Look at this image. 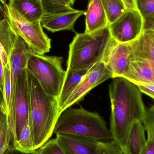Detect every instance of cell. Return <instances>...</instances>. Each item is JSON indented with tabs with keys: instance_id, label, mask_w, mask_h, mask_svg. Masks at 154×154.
<instances>
[{
	"instance_id": "cell-7",
	"label": "cell",
	"mask_w": 154,
	"mask_h": 154,
	"mask_svg": "<svg viewBox=\"0 0 154 154\" xmlns=\"http://www.w3.org/2000/svg\"><path fill=\"white\" fill-rule=\"evenodd\" d=\"M144 19L138 10H127L109 24L111 37L119 43H131L143 33Z\"/></svg>"
},
{
	"instance_id": "cell-37",
	"label": "cell",
	"mask_w": 154,
	"mask_h": 154,
	"mask_svg": "<svg viewBox=\"0 0 154 154\" xmlns=\"http://www.w3.org/2000/svg\"><path fill=\"white\" fill-rule=\"evenodd\" d=\"M88 2H89L90 1V0H88Z\"/></svg>"
},
{
	"instance_id": "cell-20",
	"label": "cell",
	"mask_w": 154,
	"mask_h": 154,
	"mask_svg": "<svg viewBox=\"0 0 154 154\" xmlns=\"http://www.w3.org/2000/svg\"><path fill=\"white\" fill-rule=\"evenodd\" d=\"M91 68L66 71L65 80L60 94L58 98L60 113L61 108L71 93Z\"/></svg>"
},
{
	"instance_id": "cell-17",
	"label": "cell",
	"mask_w": 154,
	"mask_h": 154,
	"mask_svg": "<svg viewBox=\"0 0 154 154\" xmlns=\"http://www.w3.org/2000/svg\"><path fill=\"white\" fill-rule=\"evenodd\" d=\"M138 120L135 121L130 127L125 147V154H142L147 140L146 138L145 128Z\"/></svg>"
},
{
	"instance_id": "cell-8",
	"label": "cell",
	"mask_w": 154,
	"mask_h": 154,
	"mask_svg": "<svg viewBox=\"0 0 154 154\" xmlns=\"http://www.w3.org/2000/svg\"><path fill=\"white\" fill-rule=\"evenodd\" d=\"M111 78L113 79V75L103 61L94 65L71 93L60 113L82 100L92 89Z\"/></svg>"
},
{
	"instance_id": "cell-4",
	"label": "cell",
	"mask_w": 154,
	"mask_h": 154,
	"mask_svg": "<svg viewBox=\"0 0 154 154\" xmlns=\"http://www.w3.org/2000/svg\"><path fill=\"white\" fill-rule=\"evenodd\" d=\"M112 37L109 25L91 33H77L69 44L67 70L91 68L102 60Z\"/></svg>"
},
{
	"instance_id": "cell-16",
	"label": "cell",
	"mask_w": 154,
	"mask_h": 154,
	"mask_svg": "<svg viewBox=\"0 0 154 154\" xmlns=\"http://www.w3.org/2000/svg\"><path fill=\"white\" fill-rule=\"evenodd\" d=\"M8 4L31 22L41 21L44 15L42 0H8Z\"/></svg>"
},
{
	"instance_id": "cell-34",
	"label": "cell",
	"mask_w": 154,
	"mask_h": 154,
	"mask_svg": "<svg viewBox=\"0 0 154 154\" xmlns=\"http://www.w3.org/2000/svg\"><path fill=\"white\" fill-rule=\"evenodd\" d=\"M42 4L51 3L62 5H68L63 0H42Z\"/></svg>"
},
{
	"instance_id": "cell-14",
	"label": "cell",
	"mask_w": 154,
	"mask_h": 154,
	"mask_svg": "<svg viewBox=\"0 0 154 154\" xmlns=\"http://www.w3.org/2000/svg\"><path fill=\"white\" fill-rule=\"evenodd\" d=\"M122 78L134 84H154V62L132 56L128 68Z\"/></svg>"
},
{
	"instance_id": "cell-2",
	"label": "cell",
	"mask_w": 154,
	"mask_h": 154,
	"mask_svg": "<svg viewBox=\"0 0 154 154\" xmlns=\"http://www.w3.org/2000/svg\"><path fill=\"white\" fill-rule=\"evenodd\" d=\"M29 120L35 150L46 143L54 133L60 116L57 98L49 95L27 68Z\"/></svg>"
},
{
	"instance_id": "cell-30",
	"label": "cell",
	"mask_w": 154,
	"mask_h": 154,
	"mask_svg": "<svg viewBox=\"0 0 154 154\" xmlns=\"http://www.w3.org/2000/svg\"><path fill=\"white\" fill-rule=\"evenodd\" d=\"M128 10H138L136 0H122Z\"/></svg>"
},
{
	"instance_id": "cell-32",
	"label": "cell",
	"mask_w": 154,
	"mask_h": 154,
	"mask_svg": "<svg viewBox=\"0 0 154 154\" xmlns=\"http://www.w3.org/2000/svg\"><path fill=\"white\" fill-rule=\"evenodd\" d=\"M4 154H36V151L34 152L30 153L23 152H21V151L17 150L13 146V145H11L9 147V148L6 150Z\"/></svg>"
},
{
	"instance_id": "cell-1",
	"label": "cell",
	"mask_w": 154,
	"mask_h": 154,
	"mask_svg": "<svg viewBox=\"0 0 154 154\" xmlns=\"http://www.w3.org/2000/svg\"><path fill=\"white\" fill-rule=\"evenodd\" d=\"M141 92L135 84L122 77L113 78L109 85L110 131L113 141L122 150L133 123L143 122L146 109Z\"/></svg>"
},
{
	"instance_id": "cell-28",
	"label": "cell",
	"mask_w": 154,
	"mask_h": 154,
	"mask_svg": "<svg viewBox=\"0 0 154 154\" xmlns=\"http://www.w3.org/2000/svg\"><path fill=\"white\" fill-rule=\"evenodd\" d=\"M142 154H154V139L148 135L146 146Z\"/></svg>"
},
{
	"instance_id": "cell-36",
	"label": "cell",
	"mask_w": 154,
	"mask_h": 154,
	"mask_svg": "<svg viewBox=\"0 0 154 154\" xmlns=\"http://www.w3.org/2000/svg\"><path fill=\"white\" fill-rule=\"evenodd\" d=\"M68 5L72 6L75 3V0H63Z\"/></svg>"
},
{
	"instance_id": "cell-26",
	"label": "cell",
	"mask_w": 154,
	"mask_h": 154,
	"mask_svg": "<svg viewBox=\"0 0 154 154\" xmlns=\"http://www.w3.org/2000/svg\"><path fill=\"white\" fill-rule=\"evenodd\" d=\"M143 124L147 135L150 136L154 139V104L146 110Z\"/></svg>"
},
{
	"instance_id": "cell-35",
	"label": "cell",
	"mask_w": 154,
	"mask_h": 154,
	"mask_svg": "<svg viewBox=\"0 0 154 154\" xmlns=\"http://www.w3.org/2000/svg\"><path fill=\"white\" fill-rule=\"evenodd\" d=\"M5 18V16L4 8L2 0H0V21L3 20Z\"/></svg>"
},
{
	"instance_id": "cell-22",
	"label": "cell",
	"mask_w": 154,
	"mask_h": 154,
	"mask_svg": "<svg viewBox=\"0 0 154 154\" xmlns=\"http://www.w3.org/2000/svg\"><path fill=\"white\" fill-rule=\"evenodd\" d=\"M109 24L116 20L128 10L122 0H100Z\"/></svg>"
},
{
	"instance_id": "cell-21",
	"label": "cell",
	"mask_w": 154,
	"mask_h": 154,
	"mask_svg": "<svg viewBox=\"0 0 154 154\" xmlns=\"http://www.w3.org/2000/svg\"><path fill=\"white\" fill-rule=\"evenodd\" d=\"M12 145V136L6 110L0 107V154Z\"/></svg>"
},
{
	"instance_id": "cell-9",
	"label": "cell",
	"mask_w": 154,
	"mask_h": 154,
	"mask_svg": "<svg viewBox=\"0 0 154 154\" xmlns=\"http://www.w3.org/2000/svg\"><path fill=\"white\" fill-rule=\"evenodd\" d=\"M132 57L131 42L119 43L112 38L101 61L111 72L113 79L124 76L128 68Z\"/></svg>"
},
{
	"instance_id": "cell-6",
	"label": "cell",
	"mask_w": 154,
	"mask_h": 154,
	"mask_svg": "<svg viewBox=\"0 0 154 154\" xmlns=\"http://www.w3.org/2000/svg\"><path fill=\"white\" fill-rule=\"evenodd\" d=\"M2 1L5 18L16 35L21 38L35 54L44 55L48 52L51 48V39L43 31L41 21L27 20L4 0Z\"/></svg>"
},
{
	"instance_id": "cell-12",
	"label": "cell",
	"mask_w": 154,
	"mask_h": 154,
	"mask_svg": "<svg viewBox=\"0 0 154 154\" xmlns=\"http://www.w3.org/2000/svg\"><path fill=\"white\" fill-rule=\"evenodd\" d=\"M58 143L66 154H97L98 141L67 134L57 135Z\"/></svg>"
},
{
	"instance_id": "cell-27",
	"label": "cell",
	"mask_w": 154,
	"mask_h": 154,
	"mask_svg": "<svg viewBox=\"0 0 154 154\" xmlns=\"http://www.w3.org/2000/svg\"><path fill=\"white\" fill-rule=\"evenodd\" d=\"M141 92L145 93L154 99V84L151 83H135Z\"/></svg>"
},
{
	"instance_id": "cell-31",
	"label": "cell",
	"mask_w": 154,
	"mask_h": 154,
	"mask_svg": "<svg viewBox=\"0 0 154 154\" xmlns=\"http://www.w3.org/2000/svg\"><path fill=\"white\" fill-rule=\"evenodd\" d=\"M144 29H151L154 31V17L144 19Z\"/></svg>"
},
{
	"instance_id": "cell-10",
	"label": "cell",
	"mask_w": 154,
	"mask_h": 154,
	"mask_svg": "<svg viewBox=\"0 0 154 154\" xmlns=\"http://www.w3.org/2000/svg\"><path fill=\"white\" fill-rule=\"evenodd\" d=\"M14 134L12 145L15 146L22 130L29 123L27 69L19 80L14 103Z\"/></svg>"
},
{
	"instance_id": "cell-29",
	"label": "cell",
	"mask_w": 154,
	"mask_h": 154,
	"mask_svg": "<svg viewBox=\"0 0 154 154\" xmlns=\"http://www.w3.org/2000/svg\"><path fill=\"white\" fill-rule=\"evenodd\" d=\"M5 67L0 59V86L4 93L5 90ZM5 94V93H4Z\"/></svg>"
},
{
	"instance_id": "cell-15",
	"label": "cell",
	"mask_w": 154,
	"mask_h": 154,
	"mask_svg": "<svg viewBox=\"0 0 154 154\" xmlns=\"http://www.w3.org/2000/svg\"><path fill=\"white\" fill-rule=\"evenodd\" d=\"M86 16L85 32L91 33L106 28L109 25L105 10L100 0H90Z\"/></svg>"
},
{
	"instance_id": "cell-18",
	"label": "cell",
	"mask_w": 154,
	"mask_h": 154,
	"mask_svg": "<svg viewBox=\"0 0 154 154\" xmlns=\"http://www.w3.org/2000/svg\"><path fill=\"white\" fill-rule=\"evenodd\" d=\"M17 35L6 18L0 21V58L4 67L10 63Z\"/></svg>"
},
{
	"instance_id": "cell-33",
	"label": "cell",
	"mask_w": 154,
	"mask_h": 154,
	"mask_svg": "<svg viewBox=\"0 0 154 154\" xmlns=\"http://www.w3.org/2000/svg\"><path fill=\"white\" fill-rule=\"evenodd\" d=\"M0 107L4 109L7 112L5 94L1 88V86H0Z\"/></svg>"
},
{
	"instance_id": "cell-19",
	"label": "cell",
	"mask_w": 154,
	"mask_h": 154,
	"mask_svg": "<svg viewBox=\"0 0 154 154\" xmlns=\"http://www.w3.org/2000/svg\"><path fill=\"white\" fill-rule=\"evenodd\" d=\"M132 56L154 62V31L144 29L140 37L131 42Z\"/></svg>"
},
{
	"instance_id": "cell-13",
	"label": "cell",
	"mask_w": 154,
	"mask_h": 154,
	"mask_svg": "<svg viewBox=\"0 0 154 154\" xmlns=\"http://www.w3.org/2000/svg\"><path fill=\"white\" fill-rule=\"evenodd\" d=\"M84 13V11L75 10L59 13L44 14L41 23L43 28L52 32L63 30L74 31L76 21Z\"/></svg>"
},
{
	"instance_id": "cell-25",
	"label": "cell",
	"mask_w": 154,
	"mask_h": 154,
	"mask_svg": "<svg viewBox=\"0 0 154 154\" xmlns=\"http://www.w3.org/2000/svg\"><path fill=\"white\" fill-rule=\"evenodd\" d=\"M137 9L144 19L154 17V0H136Z\"/></svg>"
},
{
	"instance_id": "cell-23",
	"label": "cell",
	"mask_w": 154,
	"mask_h": 154,
	"mask_svg": "<svg viewBox=\"0 0 154 154\" xmlns=\"http://www.w3.org/2000/svg\"><path fill=\"white\" fill-rule=\"evenodd\" d=\"M36 154H66L56 138L48 140L36 150Z\"/></svg>"
},
{
	"instance_id": "cell-24",
	"label": "cell",
	"mask_w": 154,
	"mask_h": 154,
	"mask_svg": "<svg viewBox=\"0 0 154 154\" xmlns=\"http://www.w3.org/2000/svg\"><path fill=\"white\" fill-rule=\"evenodd\" d=\"M97 154H125L123 150L114 142L98 141Z\"/></svg>"
},
{
	"instance_id": "cell-11",
	"label": "cell",
	"mask_w": 154,
	"mask_h": 154,
	"mask_svg": "<svg viewBox=\"0 0 154 154\" xmlns=\"http://www.w3.org/2000/svg\"><path fill=\"white\" fill-rule=\"evenodd\" d=\"M33 53L27 43L21 38L17 36L15 45L10 58L14 103L19 80L27 68L29 60Z\"/></svg>"
},
{
	"instance_id": "cell-38",
	"label": "cell",
	"mask_w": 154,
	"mask_h": 154,
	"mask_svg": "<svg viewBox=\"0 0 154 154\" xmlns=\"http://www.w3.org/2000/svg\"><path fill=\"white\" fill-rule=\"evenodd\" d=\"M0 59H1V58H0Z\"/></svg>"
},
{
	"instance_id": "cell-3",
	"label": "cell",
	"mask_w": 154,
	"mask_h": 154,
	"mask_svg": "<svg viewBox=\"0 0 154 154\" xmlns=\"http://www.w3.org/2000/svg\"><path fill=\"white\" fill-rule=\"evenodd\" d=\"M54 134L110 141L113 137L105 120L97 113L82 107L69 108L61 113L57 121Z\"/></svg>"
},
{
	"instance_id": "cell-5",
	"label": "cell",
	"mask_w": 154,
	"mask_h": 154,
	"mask_svg": "<svg viewBox=\"0 0 154 154\" xmlns=\"http://www.w3.org/2000/svg\"><path fill=\"white\" fill-rule=\"evenodd\" d=\"M63 61L62 57L33 53L27 66L45 91L57 98L66 75V71L62 67Z\"/></svg>"
}]
</instances>
